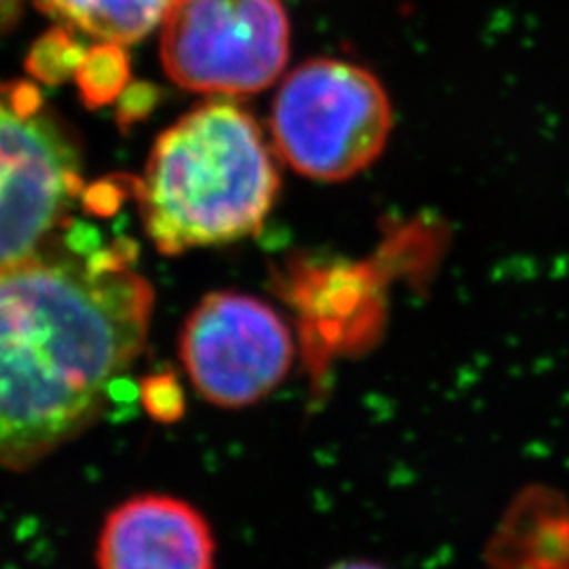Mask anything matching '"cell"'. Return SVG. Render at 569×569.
<instances>
[{
	"label": "cell",
	"mask_w": 569,
	"mask_h": 569,
	"mask_svg": "<svg viewBox=\"0 0 569 569\" xmlns=\"http://www.w3.org/2000/svg\"><path fill=\"white\" fill-rule=\"evenodd\" d=\"M329 569H388L380 563H373V561H363V559H355V561H340L336 566H331Z\"/></svg>",
	"instance_id": "12"
},
{
	"label": "cell",
	"mask_w": 569,
	"mask_h": 569,
	"mask_svg": "<svg viewBox=\"0 0 569 569\" xmlns=\"http://www.w3.org/2000/svg\"><path fill=\"white\" fill-rule=\"evenodd\" d=\"M270 129L281 159L319 182H345L373 163L392 129L388 93L350 61H305L279 87Z\"/></svg>",
	"instance_id": "3"
},
{
	"label": "cell",
	"mask_w": 569,
	"mask_h": 569,
	"mask_svg": "<svg viewBox=\"0 0 569 569\" xmlns=\"http://www.w3.org/2000/svg\"><path fill=\"white\" fill-rule=\"evenodd\" d=\"M279 171L256 119L218 100L194 108L154 143L143 171V228L167 256L232 243L260 230Z\"/></svg>",
	"instance_id": "2"
},
{
	"label": "cell",
	"mask_w": 569,
	"mask_h": 569,
	"mask_svg": "<svg viewBox=\"0 0 569 569\" xmlns=\"http://www.w3.org/2000/svg\"><path fill=\"white\" fill-rule=\"evenodd\" d=\"M152 302L121 247L49 243L0 270V467L30 468L98 420L143 348Z\"/></svg>",
	"instance_id": "1"
},
{
	"label": "cell",
	"mask_w": 569,
	"mask_h": 569,
	"mask_svg": "<svg viewBox=\"0 0 569 569\" xmlns=\"http://www.w3.org/2000/svg\"><path fill=\"white\" fill-rule=\"evenodd\" d=\"M188 378L211 406L241 409L268 397L293 363V338L270 306L234 291L209 293L183 323Z\"/></svg>",
	"instance_id": "6"
},
{
	"label": "cell",
	"mask_w": 569,
	"mask_h": 569,
	"mask_svg": "<svg viewBox=\"0 0 569 569\" xmlns=\"http://www.w3.org/2000/svg\"><path fill=\"white\" fill-rule=\"evenodd\" d=\"M81 190L77 146L39 89L0 84V270L41 253Z\"/></svg>",
	"instance_id": "4"
},
{
	"label": "cell",
	"mask_w": 569,
	"mask_h": 569,
	"mask_svg": "<svg viewBox=\"0 0 569 569\" xmlns=\"http://www.w3.org/2000/svg\"><path fill=\"white\" fill-rule=\"evenodd\" d=\"M42 9L72 28L108 44H131L148 37L173 0H37Z\"/></svg>",
	"instance_id": "8"
},
{
	"label": "cell",
	"mask_w": 569,
	"mask_h": 569,
	"mask_svg": "<svg viewBox=\"0 0 569 569\" xmlns=\"http://www.w3.org/2000/svg\"><path fill=\"white\" fill-rule=\"evenodd\" d=\"M216 536L203 512L164 493L124 500L103 521L100 569H213Z\"/></svg>",
	"instance_id": "7"
},
{
	"label": "cell",
	"mask_w": 569,
	"mask_h": 569,
	"mask_svg": "<svg viewBox=\"0 0 569 569\" xmlns=\"http://www.w3.org/2000/svg\"><path fill=\"white\" fill-rule=\"evenodd\" d=\"M23 0H0V34L18 20Z\"/></svg>",
	"instance_id": "11"
},
{
	"label": "cell",
	"mask_w": 569,
	"mask_h": 569,
	"mask_svg": "<svg viewBox=\"0 0 569 569\" xmlns=\"http://www.w3.org/2000/svg\"><path fill=\"white\" fill-rule=\"evenodd\" d=\"M81 61L79 44H74L61 32H53V34L44 37V41L37 47L30 63L34 66L37 74L56 81V79H61L66 72L77 70L81 66Z\"/></svg>",
	"instance_id": "10"
},
{
	"label": "cell",
	"mask_w": 569,
	"mask_h": 569,
	"mask_svg": "<svg viewBox=\"0 0 569 569\" xmlns=\"http://www.w3.org/2000/svg\"><path fill=\"white\" fill-rule=\"evenodd\" d=\"M161 26L164 72L188 91L253 96L281 77L289 58L281 0H173Z\"/></svg>",
	"instance_id": "5"
},
{
	"label": "cell",
	"mask_w": 569,
	"mask_h": 569,
	"mask_svg": "<svg viewBox=\"0 0 569 569\" xmlns=\"http://www.w3.org/2000/svg\"><path fill=\"white\" fill-rule=\"evenodd\" d=\"M77 79L89 102L102 103L114 98L127 79V60L121 47L102 42L91 53L82 56Z\"/></svg>",
	"instance_id": "9"
}]
</instances>
